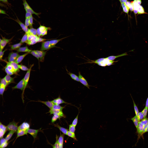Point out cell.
Here are the masks:
<instances>
[{
    "mask_svg": "<svg viewBox=\"0 0 148 148\" xmlns=\"http://www.w3.org/2000/svg\"><path fill=\"white\" fill-rule=\"evenodd\" d=\"M4 10L51 27H61L68 22V9L64 0H0Z\"/></svg>",
    "mask_w": 148,
    "mask_h": 148,
    "instance_id": "obj_2",
    "label": "cell"
},
{
    "mask_svg": "<svg viewBox=\"0 0 148 148\" xmlns=\"http://www.w3.org/2000/svg\"><path fill=\"white\" fill-rule=\"evenodd\" d=\"M0 114L5 122L61 130L45 99L5 82L0 86Z\"/></svg>",
    "mask_w": 148,
    "mask_h": 148,
    "instance_id": "obj_1",
    "label": "cell"
}]
</instances>
